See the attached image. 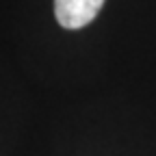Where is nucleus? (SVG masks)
<instances>
[{"instance_id": "1", "label": "nucleus", "mask_w": 156, "mask_h": 156, "mask_svg": "<svg viewBox=\"0 0 156 156\" xmlns=\"http://www.w3.org/2000/svg\"><path fill=\"white\" fill-rule=\"evenodd\" d=\"M104 0H54V15L63 28L76 30L93 22Z\"/></svg>"}]
</instances>
